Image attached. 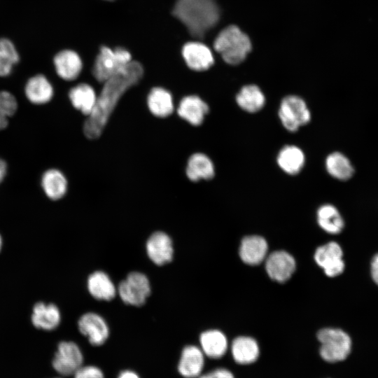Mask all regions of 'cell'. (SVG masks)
I'll list each match as a JSON object with an SVG mask.
<instances>
[{"label": "cell", "mask_w": 378, "mask_h": 378, "mask_svg": "<svg viewBox=\"0 0 378 378\" xmlns=\"http://www.w3.org/2000/svg\"><path fill=\"white\" fill-rule=\"evenodd\" d=\"M143 75L142 65L131 61L104 83L95 106L84 124L83 131L87 138L95 139L100 136L120 99L140 81Z\"/></svg>", "instance_id": "6da1fadb"}, {"label": "cell", "mask_w": 378, "mask_h": 378, "mask_svg": "<svg viewBox=\"0 0 378 378\" xmlns=\"http://www.w3.org/2000/svg\"><path fill=\"white\" fill-rule=\"evenodd\" d=\"M172 13L197 38L203 37L217 24L220 17L215 0H177Z\"/></svg>", "instance_id": "7a4b0ae2"}, {"label": "cell", "mask_w": 378, "mask_h": 378, "mask_svg": "<svg viewBox=\"0 0 378 378\" xmlns=\"http://www.w3.org/2000/svg\"><path fill=\"white\" fill-rule=\"evenodd\" d=\"M214 48L229 64L242 62L251 50L248 36L235 25L223 29L214 41Z\"/></svg>", "instance_id": "3957f363"}, {"label": "cell", "mask_w": 378, "mask_h": 378, "mask_svg": "<svg viewBox=\"0 0 378 378\" xmlns=\"http://www.w3.org/2000/svg\"><path fill=\"white\" fill-rule=\"evenodd\" d=\"M321 343V357L328 363H337L345 360L351 351V340L344 330L326 328L317 332Z\"/></svg>", "instance_id": "277c9868"}, {"label": "cell", "mask_w": 378, "mask_h": 378, "mask_svg": "<svg viewBox=\"0 0 378 378\" xmlns=\"http://www.w3.org/2000/svg\"><path fill=\"white\" fill-rule=\"evenodd\" d=\"M132 61L127 50L118 48L115 50L104 46L97 56L92 74L97 81L104 83Z\"/></svg>", "instance_id": "5b68a950"}, {"label": "cell", "mask_w": 378, "mask_h": 378, "mask_svg": "<svg viewBox=\"0 0 378 378\" xmlns=\"http://www.w3.org/2000/svg\"><path fill=\"white\" fill-rule=\"evenodd\" d=\"M150 292L148 278L140 272L129 273L117 288V293L121 300L127 304L135 307L144 304Z\"/></svg>", "instance_id": "8992f818"}, {"label": "cell", "mask_w": 378, "mask_h": 378, "mask_svg": "<svg viewBox=\"0 0 378 378\" xmlns=\"http://www.w3.org/2000/svg\"><path fill=\"white\" fill-rule=\"evenodd\" d=\"M278 114L284 128L291 132H296L311 120L306 102L297 95L286 96L280 103Z\"/></svg>", "instance_id": "52a82bcc"}, {"label": "cell", "mask_w": 378, "mask_h": 378, "mask_svg": "<svg viewBox=\"0 0 378 378\" xmlns=\"http://www.w3.org/2000/svg\"><path fill=\"white\" fill-rule=\"evenodd\" d=\"M83 363V353L75 342L63 341L58 344L52 366L59 374L64 376L74 374Z\"/></svg>", "instance_id": "ba28073f"}, {"label": "cell", "mask_w": 378, "mask_h": 378, "mask_svg": "<svg viewBox=\"0 0 378 378\" xmlns=\"http://www.w3.org/2000/svg\"><path fill=\"white\" fill-rule=\"evenodd\" d=\"M80 332L94 346L104 344L109 337V328L105 319L95 312L83 314L78 322Z\"/></svg>", "instance_id": "9c48e42d"}, {"label": "cell", "mask_w": 378, "mask_h": 378, "mask_svg": "<svg viewBox=\"0 0 378 378\" xmlns=\"http://www.w3.org/2000/svg\"><path fill=\"white\" fill-rule=\"evenodd\" d=\"M342 255L340 246L335 241H331L319 246L316 250L314 259L323 269L327 276L333 277L342 274L344 269Z\"/></svg>", "instance_id": "30bf717a"}, {"label": "cell", "mask_w": 378, "mask_h": 378, "mask_svg": "<svg viewBox=\"0 0 378 378\" xmlns=\"http://www.w3.org/2000/svg\"><path fill=\"white\" fill-rule=\"evenodd\" d=\"M146 250L149 259L156 265H164L173 259V242L164 232L157 231L150 234L146 244Z\"/></svg>", "instance_id": "8fae6325"}, {"label": "cell", "mask_w": 378, "mask_h": 378, "mask_svg": "<svg viewBox=\"0 0 378 378\" xmlns=\"http://www.w3.org/2000/svg\"><path fill=\"white\" fill-rule=\"evenodd\" d=\"M265 269L269 276L278 282H285L295 270L293 257L284 251L272 253L265 261Z\"/></svg>", "instance_id": "7c38bea8"}, {"label": "cell", "mask_w": 378, "mask_h": 378, "mask_svg": "<svg viewBox=\"0 0 378 378\" xmlns=\"http://www.w3.org/2000/svg\"><path fill=\"white\" fill-rule=\"evenodd\" d=\"M204 365V354L200 347L187 345L181 351L178 372L184 378H197Z\"/></svg>", "instance_id": "4fadbf2b"}, {"label": "cell", "mask_w": 378, "mask_h": 378, "mask_svg": "<svg viewBox=\"0 0 378 378\" xmlns=\"http://www.w3.org/2000/svg\"><path fill=\"white\" fill-rule=\"evenodd\" d=\"M182 55L188 66L197 71H205L214 64L211 50L200 42H189L182 48Z\"/></svg>", "instance_id": "5bb4252c"}, {"label": "cell", "mask_w": 378, "mask_h": 378, "mask_svg": "<svg viewBox=\"0 0 378 378\" xmlns=\"http://www.w3.org/2000/svg\"><path fill=\"white\" fill-rule=\"evenodd\" d=\"M87 288L91 296L98 300L110 301L117 294V288L112 279L101 270L94 271L88 276Z\"/></svg>", "instance_id": "9a60e30c"}, {"label": "cell", "mask_w": 378, "mask_h": 378, "mask_svg": "<svg viewBox=\"0 0 378 378\" xmlns=\"http://www.w3.org/2000/svg\"><path fill=\"white\" fill-rule=\"evenodd\" d=\"M208 112L207 104L197 95L183 97L177 108L178 115L194 126L201 125Z\"/></svg>", "instance_id": "2e32d148"}, {"label": "cell", "mask_w": 378, "mask_h": 378, "mask_svg": "<svg viewBox=\"0 0 378 378\" xmlns=\"http://www.w3.org/2000/svg\"><path fill=\"white\" fill-rule=\"evenodd\" d=\"M267 244L264 238L253 235L244 237L239 248V256L246 264L258 265L265 258Z\"/></svg>", "instance_id": "e0dca14e"}, {"label": "cell", "mask_w": 378, "mask_h": 378, "mask_svg": "<svg viewBox=\"0 0 378 378\" xmlns=\"http://www.w3.org/2000/svg\"><path fill=\"white\" fill-rule=\"evenodd\" d=\"M54 64L57 74L66 80L76 79L82 69V61L74 51L64 50L58 52L54 57Z\"/></svg>", "instance_id": "ac0fdd59"}, {"label": "cell", "mask_w": 378, "mask_h": 378, "mask_svg": "<svg viewBox=\"0 0 378 378\" xmlns=\"http://www.w3.org/2000/svg\"><path fill=\"white\" fill-rule=\"evenodd\" d=\"M61 321V314L54 304L36 303L31 314L33 325L39 329L52 330L55 329Z\"/></svg>", "instance_id": "d6986e66"}, {"label": "cell", "mask_w": 378, "mask_h": 378, "mask_svg": "<svg viewBox=\"0 0 378 378\" xmlns=\"http://www.w3.org/2000/svg\"><path fill=\"white\" fill-rule=\"evenodd\" d=\"M231 353L234 360L240 365H248L255 362L260 350L257 342L251 337H236L231 344Z\"/></svg>", "instance_id": "ffe728a7"}, {"label": "cell", "mask_w": 378, "mask_h": 378, "mask_svg": "<svg viewBox=\"0 0 378 378\" xmlns=\"http://www.w3.org/2000/svg\"><path fill=\"white\" fill-rule=\"evenodd\" d=\"M200 343L204 356L212 359L222 358L228 346L225 335L218 330L203 332L200 336Z\"/></svg>", "instance_id": "44dd1931"}, {"label": "cell", "mask_w": 378, "mask_h": 378, "mask_svg": "<svg viewBox=\"0 0 378 378\" xmlns=\"http://www.w3.org/2000/svg\"><path fill=\"white\" fill-rule=\"evenodd\" d=\"M276 162L285 173L295 175L302 169L305 162V156L299 147L288 145L280 150Z\"/></svg>", "instance_id": "7402d4cb"}, {"label": "cell", "mask_w": 378, "mask_h": 378, "mask_svg": "<svg viewBox=\"0 0 378 378\" xmlns=\"http://www.w3.org/2000/svg\"><path fill=\"white\" fill-rule=\"evenodd\" d=\"M186 172L190 181L196 182L202 179H211L214 176L215 169L213 162L207 155L197 153L189 158Z\"/></svg>", "instance_id": "603a6c76"}, {"label": "cell", "mask_w": 378, "mask_h": 378, "mask_svg": "<svg viewBox=\"0 0 378 378\" xmlns=\"http://www.w3.org/2000/svg\"><path fill=\"white\" fill-rule=\"evenodd\" d=\"M148 107L156 117L165 118L174 111L172 96L169 91L162 88H153L147 97Z\"/></svg>", "instance_id": "cb8c5ba5"}, {"label": "cell", "mask_w": 378, "mask_h": 378, "mask_svg": "<svg viewBox=\"0 0 378 378\" xmlns=\"http://www.w3.org/2000/svg\"><path fill=\"white\" fill-rule=\"evenodd\" d=\"M236 102L242 110L253 113L263 108L265 97L258 86L247 85L242 87L237 94Z\"/></svg>", "instance_id": "d4e9b609"}, {"label": "cell", "mask_w": 378, "mask_h": 378, "mask_svg": "<svg viewBox=\"0 0 378 378\" xmlns=\"http://www.w3.org/2000/svg\"><path fill=\"white\" fill-rule=\"evenodd\" d=\"M69 97L73 106L88 116L92 112L97 99L94 89L86 83H80L71 88Z\"/></svg>", "instance_id": "484cf974"}, {"label": "cell", "mask_w": 378, "mask_h": 378, "mask_svg": "<svg viewBox=\"0 0 378 378\" xmlns=\"http://www.w3.org/2000/svg\"><path fill=\"white\" fill-rule=\"evenodd\" d=\"M25 94L31 102L41 104L51 99L53 90L47 78L38 74L28 80L25 87Z\"/></svg>", "instance_id": "4316f807"}, {"label": "cell", "mask_w": 378, "mask_h": 378, "mask_svg": "<svg viewBox=\"0 0 378 378\" xmlns=\"http://www.w3.org/2000/svg\"><path fill=\"white\" fill-rule=\"evenodd\" d=\"M42 187L50 199L57 200L66 194L67 181L59 171L53 169H49L43 176Z\"/></svg>", "instance_id": "83f0119b"}, {"label": "cell", "mask_w": 378, "mask_h": 378, "mask_svg": "<svg viewBox=\"0 0 378 378\" xmlns=\"http://www.w3.org/2000/svg\"><path fill=\"white\" fill-rule=\"evenodd\" d=\"M317 220L320 227L330 234H338L344 227V221L340 214L330 204L319 207L317 211Z\"/></svg>", "instance_id": "f1b7e54d"}, {"label": "cell", "mask_w": 378, "mask_h": 378, "mask_svg": "<svg viewBox=\"0 0 378 378\" xmlns=\"http://www.w3.org/2000/svg\"><path fill=\"white\" fill-rule=\"evenodd\" d=\"M326 167L330 176L339 180H347L354 174V168L349 159L339 152H334L326 158Z\"/></svg>", "instance_id": "f546056e"}, {"label": "cell", "mask_w": 378, "mask_h": 378, "mask_svg": "<svg viewBox=\"0 0 378 378\" xmlns=\"http://www.w3.org/2000/svg\"><path fill=\"white\" fill-rule=\"evenodd\" d=\"M19 61V55L13 43L7 38H0V76H6Z\"/></svg>", "instance_id": "4dcf8cb0"}, {"label": "cell", "mask_w": 378, "mask_h": 378, "mask_svg": "<svg viewBox=\"0 0 378 378\" xmlns=\"http://www.w3.org/2000/svg\"><path fill=\"white\" fill-rule=\"evenodd\" d=\"M17 101L8 92H0V130L8 125V118L13 115L17 109Z\"/></svg>", "instance_id": "1f68e13d"}, {"label": "cell", "mask_w": 378, "mask_h": 378, "mask_svg": "<svg viewBox=\"0 0 378 378\" xmlns=\"http://www.w3.org/2000/svg\"><path fill=\"white\" fill-rule=\"evenodd\" d=\"M74 376V378H104L102 370L94 365H82Z\"/></svg>", "instance_id": "d6a6232c"}, {"label": "cell", "mask_w": 378, "mask_h": 378, "mask_svg": "<svg viewBox=\"0 0 378 378\" xmlns=\"http://www.w3.org/2000/svg\"><path fill=\"white\" fill-rule=\"evenodd\" d=\"M197 378H234L233 374L225 368H217Z\"/></svg>", "instance_id": "836d02e7"}, {"label": "cell", "mask_w": 378, "mask_h": 378, "mask_svg": "<svg viewBox=\"0 0 378 378\" xmlns=\"http://www.w3.org/2000/svg\"><path fill=\"white\" fill-rule=\"evenodd\" d=\"M371 274L373 281L378 285V253L376 254L372 260Z\"/></svg>", "instance_id": "e575fe53"}, {"label": "cell", "mask_w": 378, "mask_h": 378, "mask_svg": "<svg viewBox=\"0 0 378 378\" xmlns=\"http://www.w3.org/2000/svg\"><path fill=\"white\" fill-rule=\"evenodd\" d=\"M118 378H140L139 376L134 371L127 370L122 371Z\"/></svg>", "instance_id": "d590c367"}, {"label": "cell", "mask_w": 378, "mask_h": 378, "mask_svg": "<svg viewBox=\"0 0 378 378\" xmlns=\"http://www.w3.org/2000/svg\"><path fill=\"white\" fill-rule=\"evenodd\" d=\"M6 173V163L0 159V183L3 181Z\"/></svg>", "instance_id": "8d00e7d4"}, {"label": "cell", "mask_w": 378, "mask_h": 378, "mask_svg": "<svg viewBox=\"0 0 378 378\" xmlns=\"http://www.w3.org/2000/svg\"><path fill=\"white\" fill-rule=\"evenodd\" d=\"M1 246H2V239H1V237L0 235V251H1Z\"/></svg>", "instance_id": "74e56055"}]
</instances>
